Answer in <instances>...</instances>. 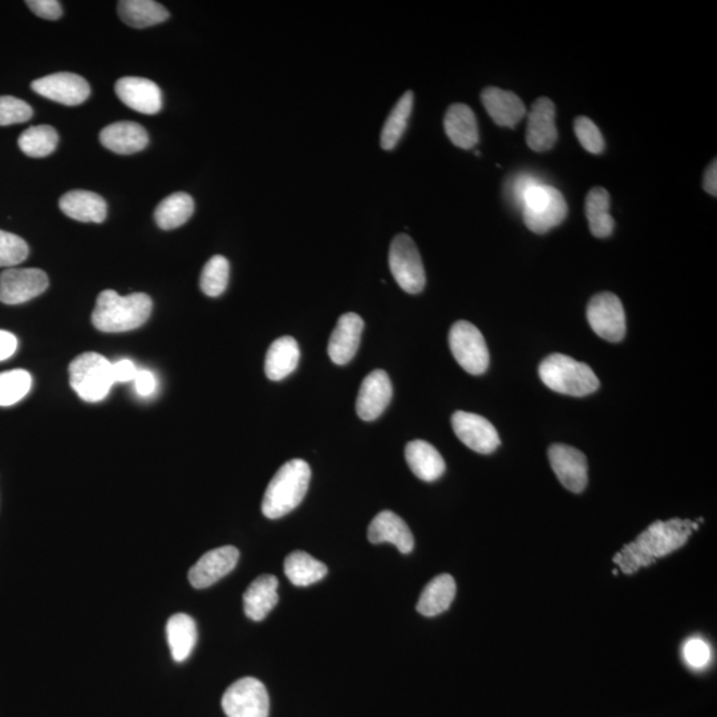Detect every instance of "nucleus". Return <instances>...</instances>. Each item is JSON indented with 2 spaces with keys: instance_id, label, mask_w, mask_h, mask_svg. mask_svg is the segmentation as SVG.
<instances>
[{
  "instance_id": "obj_1",
  "label": "nucleus",
  "mask_w": 717,
  "mask_h": 717,
  "mask_svg": "<svg viewBox=\"0 0 717 717\" xmlns=\"http://www.w3.org/2000/svg\"><path fill=\"white\" fill-rule=\"evenodd\" d=\"M698 529L699 525L691 520L656 521L639 534L637 540L623 546L621 552L615 554L614 562L626 575L638 573L642 567L655 565L659 558L683 548L692 532Z\"/></svg>"
},
{
  "instance_id": "obj_2",
  "label": "nucleus",
  "mask_w": 717,
  "mask_h": 717,
  "mask_svg": "<svg viewBox=\"0 0 717 717\" xmlns=\"http://www.w3.org/2000/svg\"><path fill=\"white\" fill-rule=\"evenodd\" d=\"M152 307V299L147 294L121 297L116 291L105 290L97 297L92 323L97 330L108 334L136 330L151 317Z\"/></svg>"
},
{
  "instance_id": "obj_3",
  "label": "nucleus",
  "mask_w": 717,
  "mask_h": 717,
  "mask_svg": "<svg viewBox=\"0 0 717 717\" xmlns=\"http://www.w3.org/2000/svg\"><path fill=\"white\" fill-rule=\"evenodd\" d=\"M310 480L311 469L306 461L294 459L283 464L263 496V516L278 520L297 509L309 490Z\"/></svg>"
},
{
  "instance_id": "obj_4",
  "label": "nucleus",
  "mask_w": 717,
  "mask_h": 717,
  "mask_svg": "<svg viewBox=\"0 0 717 717\" xmlns=\"http://www.w3.org/2000/svg\"><path fill=\"white\" fill-rule=\"evenodd\" d=\"M540 378L550 390L575 398L594 394L599 388L597 375L587 364L562 354L550 355L541 363Z\"/></svg>"
},
{
  "instance_id": "obj_5",
  "label": "nucleus",
  "mask_w": 717,
  "mask_h": 717,
  "mask_svg": "<svg viewBox=\"0 0 717 717\" xmlns=\"http://www.w3.org/2000/svg\"><path fill=\"white\" fill-rule=\"evenodd\" d=\"M70 382L76 394L88 403L107 398L113 386L112 364L96 352H85L70 364Z\"/></svg>"
},
{
  "instance_id": "obj_6",
  "label": "nucleus",
  "mask_w": 717,
  "mask_h": 717,
  "mask_svg": "<svg viewBox=\"0 0 717 717\" xmlns=\"http://www.w3.org/2000/svg\"><path fill=\"white\" fill-rule=\"evenodd\" d=\"M390 270L396 283L408 294L424 290L427 277L416 243L407 234H399L390 246Z\"/></svg>"
},
{
  "instance_id": "obj_7",
  "label": "nucleus",
  "mask_w": 717,
  "mask_h": 717,
  "mask_svg": "<svg viewBox=\"0 0 717 717\" xmlns=\"http://www.w3.org/2000/svg\"><path fill=\"white\" fill-rule=\"evenodd\" d=\"M449 347L456 362L468 374L482 375L489 367V351L481 331L467 320L453 324L449 331Z\"/></svg>"
},
{
  "instance_id": "obj_8",
  "label": "nucleus",
  "mask_w": 717,
  "mask_h": 717,
  "mask_svg": "<svg viewBox=\"0 0 717 717\" xmlns=\"http://www.w3.org/2000/svg\"><path fill=\"white\" fill-rule=\"evenodd\" d=\"M222 708L228 717H269V694L258 679L242 678L226 690Z\"/></svg>"
},
{
  "instance_id": "obj_9",
  "label": "nucleus",
  "mask_w": 717,
  "mask_h": 717,
  "mask_svg": "<svg viewBox=\"0 0 717 717\" xmlns=\"http://www.w3.org/2000/svg\"><path fill=\"white\" fill-rule=\"evenodd\" d=\"M587 320L598 336L607 342H621L626 335V315L621 299L613 293H601L591 298L587 306Z\"/></svg>"
},
{
  "instance_id": "obj_10",
  "label": "nucleus",
  "mask_w": 717,
  "mask_h": 717,
  "mask_svg": "<svg viewBox=\"0 0 717 717\" xmlns=\"http://www.w3.org/2000/svg\"><path fill=\"white\" fill-rule=\"evenodd\" d=\"M48 286L50 281L43 270L10 267L0 274V302L22 305L42 295Z\"/></svg>"
},
{
  "instance_id": "obj_11",
  "label": "nucleus",
  "mask_w": 717,
  "mask_h": 717,
  "mask_svg": "<svg viewBox=\"0 0 717 717\" xmlns=\"http://www.w3.org/2000/svg\"><path fill=\"white\" fill-rule=\"evenodd\" d=\"M452 427L456 436L472 451L489 455L500 447L501 440L497 429L485 417L464 411L452 416Z\"/></svg>"
},
{
  "instance_id": "obj_12",
  "label": "nucleus",
  "mask_w": 717,
  "mask_h": 717,
  "mask_svg": "<svg viewBox=\"0 0 717 717\" xmlns=\"http://www.w3.org/2000/svg\"><path fill=\"white\" fill-rule=\"evenodd\" d=\"M38 95L64 105H79L91 95L88 81L71 72H58L32 81Z\"/></svg>"
},
{
  "instance_id": "obj_13",
  "label": "nucleus",
  "mask_w": 717,
  "mask_h": 717,
  "mask_svg": "<svg viewBox=\"0 0 717 717\" xmlns=\"http://www.w3.org/2000/svg\"><path fill=\"white\" fill-rule=\"evenodd\" d=\"M557 139L556 107L548 97H540L534 101L528 115L526 143L532 151L542 153L550 151Z\"/></svg>"
},
{
  "instance_id": "obj_14",
  "label": "nucleus",
  "mask_w": 717,
  "mask_h": 717,
  "mask_svg": "<svg viewBox=\"0 0 717 717\" xmlns=\"http://www.w3.org/2000/svg\"><path fill=\"white\" fill-rule=\"evenodd\" d=\"M549 460L559 482L573 493H581L587 486V459L577 448L554 444L549 449Z\"/></svg>"
},
{
  "instance_id": "obj_15",
  "label": "nucleus",
  "mask_w": 717,
  "mask_h": 717,
  "mask_svg": "<svg viewBox=\"0 0 717 717\" xmlns=\"http://www.w3.org/2000/svg\"><path fill=\"white\" fill-rule=\"evenodd\" d=\"M392 383L386 371L376 370L363 380L356 399V413L364 421H374L382 416L391 403Z\"/></svg>"
},
{
  "instance_id": "obj_16",
  "label": "nucleus",
  "mask_w": 717,
  "mask_h": 717,
  "mask_svg": "<svg viewBox=\"0 0 717 717\" xmlns=\"http://www.w3.org/2000/svg\"><path fill=\"white\" fill-rule=\"evenodd\" d=\"M238 559L239 552L234 546L210 550L189 570V581L196 589H206L232 573Z\"/></svg>"
},
{
  "instance_id": "obj_17",
  "label": "nucleus",
  "mask_w": 717,
  "mask_h": 717,
  "mask_svg": "<svg viewBox=\"0 0 717 717\" xmlns=\"http://www.w3.org/2000/svg\"><path fill=\"white\" fill-rule=\"evenodd\" d=\"M117 96L127 107L144 115H156L162 108V93L155 81L121 78L115 85Z\"/></svg>"
},
{
  "instance_id": "obj_18",
  "label": "nucleus",
  "mask_w": 717,
  "mask_h": 717,
  "mask_svg": "<svg viewBox=\"0 0 717 717\" xmlns=\"http://www.w3.org/2000/svg\"><path fill=\"white\" fill-rule=\"evenodd\" d=\"M364 320L355 313L343 314L339 318L328 342V355L338 366L350 363L359 350Z\"/></svg>"
},
{
  "instance_id": "obj_19",
  "label": "nucleus",
  "mask_w": 717,
  "mask_h": 717,
  "mask_svg": "<svg viewBox=\"0 0 717 717\" xmlns=\"http://www.w3.org/2000/svg\"><path fill=\"white\" fill-rule=\"evenodd\" d=\"M368 540L371 544L378 545L388 542L395 545L400 553H411L415 548V538L411 529L405 524L403 518L398 514L384 510L372 520L370 528H368Z\"/></svg>"
},
{
  "instance_id": "obj_20",
  "label": "nucleus",
  "mask_w": 717,
  "mask_h": 717,
  "mask_svg": "<svg viewBox=\"0 0 717 717\" xmlns=\"http://www.w3.org/2000/svg\"><path fill=\"white\" fill-rule=\"evenodd\" d=\"M481 101L486 112L500 127L514 128L526 115V108L516 93L497 87L485 88Z\"/></svg>"
},
{
  "instance_id": "obj_21",
  "label": "nucleus",
  "mask_w": 717,
  "mask_h": 717,
  "mask_svg": "<svg viewBox=\"0 0 717 717\" xmlns=\"http://www.w3.org/2000/svg\"><path fill=\"white\" fill-rule=\"evenodd\" d=\"M100 141L105 148L117 155H133L147 148L149 137L140 124L119 121L108 125L100 132Z\"/></svg>"
},
{
  "instance_id": "obj_22",
  "label": "nucleus",
  "mask_w": 717,
  "mask_h": 717,
  "mask_svg": "<svg viewBox=\"0 0 717 717\" xmlns=\"http://www.w3.org/2000/svg\"><path fill=\"white\" fill-rule=\"evenodd\" d=\"M60 209L72 220L101 224L107 218V202L88 190H71L59 201Z\"/></svg>"
},
{
  "instance_id": "obj_23",
  "label": "nucleus",
  "mask_w": 717,
  "mask_h": 717,
  "mask_svg": "<svg viewBox=\"0 0 717 717\" xmlns=\"http://www.w3.org/2000/svg\"><path fill=\"white\" fill-rule=\"evenodd\" d=\"M278 579L274 575H261L251 582L243 594V609L247 617L255 622H261L277 606Z\"/></svg>"
},
{
  "instance_id": "obj_24",
  "label": "nucleus",
  "mask_w": 717,
  "mask_h": 717,
  "mask_svg": "<svg viewBox=\"0 0 717 717\" xmlns=\"http://www.w3.org/2000/svg\"><path fill=\"white\" fill-rule=\"evenodd\" d=\"M405 460L413 475L420 480L432 482L439 480L445 472L443 456L433 445L424 440H413L405 447Z\"/></svg>"
},
{
  "instance_id": "obj_25",
  "label": "nucleus",
  "mask_w": 717,
  "mask_h": 717,
  "mask_svg": "<svg viewBox=\"0 0 717 717\" xmlns=\"http://www.w3.org/2000/svg\"><path fill=\"white\" fill-rule=\"evenodd\" d=\"M444 128L453 145L472 149L478 143V125L475 112L465 104H453L445 113Z\"/></svg>"
},
{
  "instance_id": "obj_26",
  "label": "nucleus",
  "mask_w": 717,
  "mask_h": 717,
  "mask_svg": "<svg viewBox=\"0 0 717 717\" xmlns=\"http://www.w3.org/2000/svg\"><path fill=\"white\" fill-rule=\"evenodd\" d=\"M301 350L293 336H281L271 343L267 351L265 371L266 376L273 382L286 379L297 370Z\"/></svg>"
},
{
  "instance_id": "obj_27",
  "label": "nucleus",
  "mask_w": 717,
  "mask_h": 717,
  "mask_svg": "<svg viewBox=\"0 0 717 717\" xmlns=\"http://www.w3.org/2000/svg\"><path fill=\"white\" fill-rule=\"evenodd\" d=\"M456 597V582L452 575L441 574L425 586L416 610L424 617H436L451 607Z\"/></svg>"
},
{
  "instance_id": "obj_28",
  "label": "nucleus",
  "mask_w": 717,
  "mask_h": 717,
  "mask_svg": "<svg viewBox=\"0 0 717 717\" xmlns=\"http://www.w3.org/2000/svg\"><path fill=\"white\" fill-rule=\"evenodd\" d=\"M166 637L173 659L178 663L185 662L197 643L196 622L189 615L174 614L166 625Z\"/></svg>"
},
{
  "instance_id": "obj_29",
  "label": "nucleus",
  "mask_w": 717,
  "mask_h": 717,
  "mask_svg": "<svg viewBox=\"0 0 717 717\" xmlns=\"http://www.w3.org/2000/svg\"><path fill=\"white\" fill-rule=\"evenodd\" d=\"M117 10L120 19L135 28L156 26L169 19L168 10L153 0H121Z\"/></svg>"
},
{
  "instance_id": "obj_30",
  "label": "nucleus",
  "mask_w": 717,
  "mask_h": 717,
  "mask_svg": "<svg viewBox=\"0 0 717 717\" xmlns=\"http://www.w3.org/2000/svg\"><path fill=\"white\" fill-rule=\"evenodd\" d=\"M586 217L594 237L607 238L614 232V218L610 214V194L601 186H595L587 194Z\"/></svg>"
},
{
  "instance_id": "obj_31",
  "label": "nucleus",
  "mask_w": 717,
  "mask_h": 717,
  "mask_svg": "<svg viewBox=\"0 0 717 717\" xmlns=\"http://www.w3.org/2000/svg\"><path fill=\"white\" fill-rule=\"evenodd\" d=\"M194 201L189 194L178 192L170 194L160 202L155 212V221L162 230L180 228L190 220L194 213Z\"/></svg>"
},
{
  "instance_id": "obj_32",
  "label": "nucleus",
  "mask_w": 717,
  "mask_h": 717,
  "mask_svg": "<svg viewBox=\"0 0 717 717\" xmlns=\"http://www.w3.org/2000/svg\"><path fill=\"white\" fill-rule=\"evenodd\" d=\"M285 573L295 586H310L322 581L328 573L327 566L306 552H293L285 559Z\"/></svg>"
},
{
  "instance_id": "obj_33",
  "label": "nucleus",
  "mask_w": 717,
  "mask_h": 717,
  "mask_svg": "<svg viewBox=\"0 0 717 717\" xmlns=\"http://www.w3.org/2000/svg\"><path fill=\"white\" fill-rule=\"evenodd\" d=\"M567 216V204L563 194L556 188L548 205L536 213L522 214L530 232L545 234L561 225Z\"/></svg>"
},
{
  "instance_id": "obj_34",
  "label": "nucleus",
  "mask_w": 717,
  "mask_h": 717,
  "mask_svg": "<svg viewBox=\"0 0 717 717\" xmlns=\"http://www.w3.org/2000/svg\"><path fill=\"white\" fill-rule=\"evenodd\" d=\"M413 109V92H405L400 97L398 104L392 109L390 116L384 124L380 144L384 151H392L399 144L403 137L405 129H407L409 117H411Z\"/></svg>"
},
{
  "instance_id": "obj_35",
  "label": "nucleus",
  "mask_w": 717,
  "mask_h": 717,
  "mask_svg": "<svg viewBox=\"0 0 717 717\" xmlns=\"http://www.w3.org/2000/svg\"><path fill=\"white\" fill-rule=\"evenodd\" d=\"M18 144L24 155L40 159L55 152L59 144V135L50 125H36L20 135Z\"/></svg>"
},
{
  "instance_id": "obj_36",
  "label": "nucleus",
  "mask_w": 717,
  "mask_h": 717,
  "mask_svg": "<svg viewBox=\"0 0 717 717\" xmlns=\"http://www.w3.org/2000/svg\"><path fill=\"white\" fill-rule=\"evenodd\" d=\"M230 265L224 255H214L210 258L200 278L201 290L210 298H217L228 289Z\"/></svg>"
},
{
  "instance_id": "obj_37",
  "label": "nucleus",
  "mask_w": 717,
  "mask_h": 717,
  "mask_svg": "<svg viewBox=\"0 0 717 717\" xmlns=\"http://www.w3.org/2000/svg\"><path fill=\"white\" fill-rule=\"evenodd\" d=\"M32 386L31 375L24 370L0 374V407H10L26 398Z\"/></svg>"
},
{
  "instance_id": "obj_38",
  "label": "nucleus",
  "mask_w": 717,
  "mask_h": 717,
  "mask_svg": "<svg viewBox=\"0 0 717 717\" xmlns=\"http://www.w3.org/2000/svg\"><path fill=\"white\" fill-rule=\"evenodd\" d=\"M28 254L30 249L23 238L0 230V267H15L26 261Z\"/></svg>"
},
{
  "instance_id": "obj_39",
  "label": "nucleus",
  "mask_w": 717,
  "mask_h": 717,
  "mask_svg": "<svg viewBox=\"0 0 717 717\" xmlns=\"http://www.w3.org/2000/svg\"><path fill=\"white\" fill-rule=\"evenodd\" d=\"M574 132L582 148L591 155H601L605 151V140H603L602 133L589 117H577L574 121Z\"/></svg>"
},
{
  "instance_id": "obj_40",
  "label": "nucleus",
  "mask_w": 717,
  "mask_h": 717,
  "mask_svg": "<svg viewBox=\"0 0 717 717\" xmlns=\"http://www.w3.org/2000/svg\"><path fill=\"white\" fill-rule=\"evenodd\" d=\"M32 116L34 111L26 101L12 96H0V127L26 123Z\"/></svg>"
},
{
  "instance_id": "obj_41",
  "label": "nucleus",
  "mask_w": 717,
  "mask_h": 717,
  "mask_svg": "<svg viewBox=\"0 0 717 717\" xmlns=\"http://www.w3.org/2000/svg\"><path fill=\"white\" fill-rule=\"evenodd\" d=\"M683 655L686 662L694 668L706 667L711 660V650L708 644L702 639H690L683 648Z\"/></svg>"
},
{
  "instance_id": "obj_42",
  "label": "nucleus",
  "mask_w": 717,
  "mask_h": 717,
  "mask_svg": "<svg viewBox=\"0 0 717 717\" xmlns=\"http://www.w3.org/2000/svg\"><path fill=\"white\" fill-rule=\"evenodd\" d=\"M26 4L39 18L47 20H58L62 18V4L56 2V0H28Z\"/></svg>"
},
{
  "instance_id": "obj_43",
  "label": "nucleus",
  "mask_w": 717,
  "mask_h": 717,
  "mask_svg": "<svg viewBox=\"0 0 717 717\" xmlns=\"http://www.w3.org/2000/svg\"><path fill=\"white\" fill-rule=\"evenodd\" d=\"M537 181L538 178L532 176V174H520V176L514 178V180L510 182L508 188H506V190H508L510 200H512L514 204L520 208L522 197H524V194L528 192L530 186L536 184Z\"/></svg>"
},
{
  "instance_id": "obj_44",
  "label": "nucleus",
  "mask_w": 717,
  "mask_h": 717,
  "mask_svg": "<svg viewBox=\"0 0 717 717\" xmlns=\"http://www.w3.org/2000/svg\"><path fill=\"white\" fill-rule=\"evenodd\" d=\"M137 372L136 364L132 360H120L112 364L113 383H128L135 380Z\"/></svg>"
},
{
  "instance_id": "obj_45",
  "label": "nucleus",
  "mask_w": 717,
  "mask_h": 717,
  "mask_svg": "<svg viewBox=\"0 0 717 717\" xmlns=\"http://www.w3.org/2000/svg\"><path fill=\"white\" fill-rule=\"evenodd\" d=\"M133 382H135L137 394L143 396V398L151 396L153 392L156 391L157 382L155 375H153L152 372L145 370L137 372L136 378Z\"/></svg>"
},
{
  "instance_id": "obj_46",
  "label": "nucleus",
  "mask_w": 717,
  "mask_h": 717,
  "mask_svg": "<svg viewBox=\"0 0 717 717\" xmlns=\"http://www.w3.org/2000/svg\"><path fill=\"white\" fill-rule=\"evenodd\" d=\"M18 350V339L11 332L0 330V362L10 359Z\"/></svg>"
},
{
  "instance_id": "obj_47",
  "label": "nucleus",
  "mask_w": 717,
  "mask_h": 717,
  "mask_svg": "<svg viewBox=\"0 0 717 717\" xmlns=\"http://www.w3.org/2000/svg\"><path fill=\"white\" fill-rule=\"evenodd\" d=\"M703 188L708 194L716 197L717 194V164L716 160L708 166L703 178Z\"/></svg>"
}]
</instances>
